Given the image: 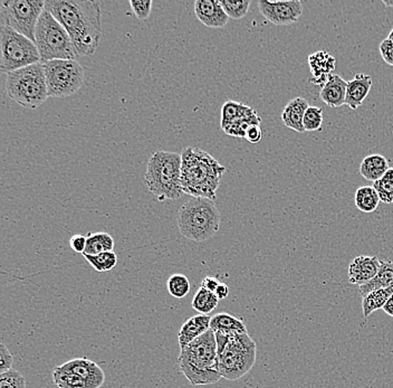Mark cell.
<instances>
[{"label": "cell", "mask_w": 393, "mask_h": 388, "mask_svg": "<svg viewBox=\"0 0 393 388\" xmlns=\"http://www.w3.org/2000/svg\"><path fill=\"white\" fill-rule=\"evenodd\" d=\"M381 56L387 64L393 66V41L389 39H384L379 46Z\"/></svg>", "instance_id": "39"}, {"label": "cell", "mask_w": 393, "mask_h": 388, "mask_svg": "<svg viewBox=\"0 0 393 388\" xmlns=\"http://www.w3.org/2000/svg\"><path fill=\"white\" fill-rule=\"evenodd\" d=\"M210 329L215 334H248L243 319L236 318L226 312H220L211 317Z\"/></svg>", "instance_id": "21"}, {"label": "cell", "mask_w": 393, "mask_h": 388, "mask_svg": "<svg viewBox=\"0 0 393 388\" xmlns=\"http://www.w3.org/2000/svg\"><path fill=\"white\" fill-rule=\"evenodd\" d=\"M215 294L218 297L219 300H224L229 296V288L225 283H220L218 288L215 291Z\"/></svg>", "instance_id": "43"}, {"label": "cell", "mask_w": 393, "mask_h": 388, "mask_svg": "<svg viewBox=\"0 0 393 388\" xmlns=\"http://www.w3.org/2000/svg\"><path fill=\"white\" fill-rule=\"evenodd\" d=\"M262 132L260 124H255V126H250V128L247 130L246 136H245V139H246L247 141L254 144H258V142L262 140Z\"/></svg>", "instance_id": "41"}, {"label": "cell", "mask_w": 393, "mask_h": 388, "mask_svg": "<svg viewBox=\"0 0 393 388\" xmlns=\"http://www.w3.org/2000/svg\"><path fill=\"white\" fill-rule=\"evenodd\" d=\"M252 112H255L254 109L246 106L244 103L232 100L226 101L221 108V129L225 131L233 122L236 121L242 116L252 114Z\"/></svg>", "instance_id": "24"}, {"label": "cell", "mask_w": 393, "mask_h": 388, "mask_svg": "<svg viewBox=\"0 0 393 388\" xmlns=\"http://www.w3.org/2000/svg\"><path fill=\"white\" fill-rule=\"evenodd\" d=\"M0 388H27L26 379L17 370L0 374Z\"/></svg>", "instance_id": "36"}, {"label": "cell", "mask_w": 393, "mask_h": 388, "mask_svg": "<svg viewBox=\"0 0 393 388\" xmlns=\"http://www.w3.org/2000/svg\"><path fill=\"white\" fill-rule=\"evenodd\" d=\"M258 8L265 19L277 26L297 23L303 13V5L300 0H260L258 1Z\"/></svg>", "instance_id": "12"}, {"label": "cell", "mask_w": 393, "mask_h": 388, "mask_svg": "<svg viewBox=\"0 0 393 388\" xmlns=\"http://www.w3.org/2000/svg\"><path fill=\"white\" fill-rule=\"evenodd\" d=\"M210 320L211 317L209 314H195L187 319L178 334L180 349L210 330Z\"/></svg>", "instance_id": "17"}, {"label": "cell", "mask_w": 393, "mask_h": 388, "mask_svg": "<svg viewBox=\"0 0 393 388\" xmlns=\"http://www.w3.org/2000/svg\"><path fill=\"white\" fill-rule=\"evenodd\" d=\"M35 44L41 54V63L55 59H75L78 57L66 29L46 9L43 11L37 23Z\"/></svg>", "instance_id": "8"}, {"label": "cell", "mask_w": 393, "mask_h": 388, "mask_svg": "<svg viewBox=\"0 0 393 388\" xmlns=\"http://www.w3.org/2000/svg\"><path fill=\"white\" fill-rule=\"evenodd\" d=\"M53 381L59 388H90L78 375L67 373L58 367H55L53 370Z\"/></svg>", "instance_id": "32"}, {"label": "cell", "mask_w": 393, "mask_h": 388, "mask_svg": "<svg viewBox=\"0 0 393 388\" xmlns=\"http://www.w3.org/2000/svg\"><path fill=\"white\" fill-rule=\"evenodd\" d=\"M181 164L177 152L157 151L150 157L143 181L159 201H177L183 196Z\"/></svg>", "instance_id": "5"}, {"label": "cell", "mask_w": 393, "mask_h": 388, "mask_svg": "<svg viewBox=\"0 0 393 388\" xmlns=\"http://www.w3.org/2000/svg\"><path fill=\"white\" fill-rule=\"evenodd\" d=\"M393 294V287L380 290L373 291L362 298V310L364 318L370 317L375 310L383 309L389 299Z\"/></svg>", "instance_id": "27"}, {"label": "cell", "mask_w": 393, "mask_h": 388, "mask_svg": "<svg viewBox=\"0 0 393 388\" xmlns=\"http://www.w3.org/2000/svg\"><path fill=\"white\" fill-rule=\"evenodd\" d=\"M220 281L218 279L213 278V277H206L201 281V288H205L206 290L210 291V292L215 293L216 289L218 288L220 284Z\"/></svg>", "instance_id": "42"}, {"label": "cell", "mask_w": 393, "mask_h": 388, "mask_svg": "<svg viewBox=\"0 0 393 388\" xmlns=\"http://www.w3.org/2000/svg\"><path fill=\"white\" fill-rule=\"evenodd\" d=\"M85 260L98 272H108L113 270L118 263V255L114 251L101 253L98 255L84 254Z\"/></svg>", "instance_id": "30"}, {"label": "cell", "mask_w": 393, "mask_h": 388, "mask_svg": "<svg viewBox=\"0 0 393 388\" xmlns=\"http://www.w3.org/2000/svg\"><path fill=\"white\" fill-rule=\"evenodd\" d=\"M167 289L170 296L175 299H183L190 292V281L185 275L177 273L168 279Z\"/></svg>", "instance_id": "31"}, {"label": "cell", "mask_w": 393, "mask_h": 388, "mask_svg": "<svg viewBox=\"0 0 393 388\" xmlns=\"http://www.w3.org/2000/svg\"><path fill=\"white\" fill-rule=\"evenodd\" d=\"M262 124L260 116H258L257 112L255 111L252 114H247V116L239 118L236 121L233 122L228 128L225 130V134L228 136H236V138H245L246 132L248 129L255 124Z\"/></svg>", "instance_id": "29"}, {"label": "cell", "mask_w": 393, "mask_h": 388, "mask_svg": "<svg viewBox=\"0 0 393 388\" xmlns=\"http://www.w3.org/2000/svg\"><path fill=\"white\" fill-rule=\"evenodd\" d=\"M130 6L138 19H143V21L149 19L152 11L151 0H131Z\"/></svg>", "instance_id": "37"}, {"label": "cell", "mask_w": 393, "mask_h": 388, "mask_svg": "<svg viewBox=\"0 0 393 388\" xmlns=\"http://www.w3.org/2000/svg\"><path fill=\"white\" fill-rule=\"evenodd\" d=\"M6 92L11 100L24 108L34 110L41 106L49 98L44 63L7 74Z\"/></svg>", "instance_id": "7"}, {"label": "cell", "mask_w": 393, "mask_h": 388, "mask_svg": "<svg viewBox=\"0 0 393 388\" xmlns=\"http://www.w3.org/2000/svg\"><path fill=\"white\" fill-rule=\"evenodd\" d=\"M86 242H88V237L76 234L71 237L70 247L75 253H82V254H84L85 249H86Z\"/></svg>", "instance_id": "40"}, {"label": "cell", "mask_w": 393, "mask_h": 388, "mask_svg": "<svg viewBox=\"0 0 393 388\" xmlns=\"http://www.w3.org/2000/svg\"><path fill=\"white\" fill-rule=\"evenodd\" d=\"M347 81L340 75L333 74L320 91V99L330 108L344 106L347 98Z\"/></svg>", "instance_id": "19"}, {"label": "cell", "mask_w": 393, "mask_h": 388, "mask_svg": "<svg viewBox=\"0 0 393 388\" xmlns=\"http://www.w3.org/2000/svg\"><path fill=\"white\" fill-rule=\"evenodd\" d=\"M219 373L228 381H237L250 373L256 363L257 346L248 334L217 332Z\"/></svg>", "instance_id": "4"}, {"label": "cell", "mask_w": 393, "mask_h": 388, "mask_svg": "<svg viewBox=\"0 0 393 388\" xmlns=\"http://www.w3.org/2000/svg\"><path fill=\"white\" fill-rule=\"evenodd\" d=\"M388 39L393 41V29L392 31H390V34H389Z\"/></svg>", "instance_id": "46"}, {"label": "cell", "mask_w": 393, "mask_h": 388, "mask_svg": "<svg viewBox=\"0 0 393 388\" xmlns=\"http://www.w3.org/2000/svg\"><path fill=\"white\" fill-rule=\"evenodd\" d=\"M0 69L5 74L41 63L36 44L7 25H1Z\"/></svg>", "instance_id": "9"}, {"label": "cell", "mask_w": 393, "mask_h": 388, "mask_svg": "<svg viewBox=\"0 0 393 388\" xmlns=\"http://www.w3.org/2000/svg\"><path fill=\"white\" fill-rule=\"evenodd\" d=\"M220 222L216 204L207 198H191L178 213V227L181 234L195 242H205L215 237Z\"/></svg>", "instance_id": "6"}, {"label": "cell", "mask_w": 393, "mask_h": 388, "mask_svg": "<svg viewBox=\"0 0 393 388\" xmlns=\"http://www.w3.org/2000/svg\"><path fill=\"white\" fill-rule=\"evenodd\" d=\"M178 364L191 385H210L220 381L216 334L208 330L180 349Z\"/></svg>", "instance_id": "3"}, {"label": "cell", "mask_w": 393, "mask_h": 388, "mask_svg": "<svg viewBox=\"0 0 393 388\" xmlns=\"http://www.w3.org/2000/svg\"><path fill=\"white\" fill-rule=\"evenodd\" d=\"M310 108L309 101L304 98H295L286 104L282 114V121L294 131L304 134V116Z\"/></svg>", "instance_id": "20"}, {"label": "cell", "mask_w": 393, "mask_h": 388, "mask_svg": "<svg viewBox=\"0 0 393 388\" xmlns=\"http://www.w3.org/2000/svg\"><path fill=\"white\" fill-rule=\"evenodd\" d=\"M221 6L224 8L225 13L229 19H242L250 11V0H243V1H228L223 0Z\"/></svg>", "instance_id": "35"}, {"label": "cell", "mask_w": 393, "mask_h": 388, "mask_svg": "<svg viewBox=\"0 0 393 388\" xmlns=\"http://www.w3.org/2000/svg\"><path fill=\"white\" fill-rule=\"evenodd\" d=\"M114 245L116 243H114L113 237H111L108 233H106V232L92 233V234H88L84 254L98 255L101 253L111 252V251H113Z\"/></svg>", "instance_id": "26"}, {"label": "cell", "mask_w": 393, "mask_h": 388, "mask_svg": "<svg viewBox=\"0 0 393 388\" xmlns=\"http://www.w3.org/2000/svg\"><path fill=\"white\" fill-rule=\"evenodd\" d=\"M219 301L220 300L215 293L200 287V289L193 296L191 306H193V310L198 312L199 314H208L218 307Z\"/></svg>", "instance_id": "28"}, {"label": "cell", "mask_w": 393, "mask_h": 388, "mask_svg": "<svg viewBox=\"0 0 393 388\" xmlns=\"http://www.w3.org/2000/svg\"><path fill=\"white\" fill-rule=\"evenodd\" d=\"M59 369L67 373L75 374L82 378L90 388H100L106 383V374L103 369L88 358H75L68 360L63 365L58 366Z\"/></svg>", "instance_id": "13"}, {"label": "cell", "mask_w": 393, "mask_h": 388, "mask_svg": "<svg viewBox=\"0 0 393 388\" xmlns=\"http://www.w3.org/2000/svg\"><path fill=\"white\" fill-rule=\"evenodd\" d=\"M181 157L180 183L183 194L215 201L226 168L210 154L195 146L185 148Z\"/></svg>", "instance_id": "2"}, {"label": "cell", "mask_w": 393, "mask_h": 388, "mask_svg": "<svg viewBox=\"0 0 393 388\" xmlns=\"http://www.w3.org/2000/svg\"><path fill=\"white\" fill-rule=\"evenodd\" d=\"M307 61L312 72L310 82L312 84L323 86L335 72V62H337L335 57L332 56L327 51H319L310 55Z\"/></svg>", "instance_id": "16"}, {"label": "cell", "mask_w": 393, "mask_h": 388, "mask_svg": "<svg viewBox=\"0 0 393 388\" xmlns=\"http://www.w3.org/2000/svg\"><path fill=\"white\" fill-rule=\"evenodd\" d=\"M371 88H372V79L370 75L364 73L355 75L352 80L347 82L345 106H349L352 110L360 108L369 96Z\"/></svg>", "instance_id": "18"}, {"label": "cell", "mask_w": 393, "mask_h": 388, "mask_svg": "<svg viewBox=\"0 0 393 388\" xmlns=\"http://www.w3.org/2000/svg\"><path fill=\"white\" fill-rule=\"evenodd\" d=\"M391 287H393V262L386 261V262H381L378 274L375 275L373 280L364 286L359 287V293L362 298H364L373 291L391 288Z\"/></svg>", "instance_id": "23"}, {"label": "cell", "mask_w": 393, "mask_h": 388, "mask_svg": "<svg viewBox=\"0 0 393 388\" xmlns=\"http://www.w3.org/2000/svg\"><path fill=\"white\" fill-rule=\"evenodd\" d=\"M380 265L381 261L379 260L378 257L360 255L355 257L352 262L349 263V271H347L349 282L353 286H364L378 274Z\"/></svg>", "instance_id": "14"}, {"label": "cell", "mask_w": 393, "mask_h": 388, "mask_svg": "<svg viewBox=\"0 0 393 388\" xmlns=\"http://www.w3.org/2000/svg\"><path fill=\"white\" fill-rule=\"evenodd\" d=\"M303 124L305 132L321 131L323 124V109L310 106L304 116Z\"/></svg>", "instance_id": "34"}, {"label": "cell", "mask_w": 393, "mask_h": 388, "mask_svg": "<svg viewBox=\"0 0 393 388\" xmlns=\"http://www.w3.org/2000/svg\"><path fill=\"white\" fill-rule=\"evenodd\" d=\"M355 206L363 213H373L378 209L380 197L373 186H362L355 193Z\"/></svg>", "instance_id": "25"}, {"label": "cell", "mask_w": 393, "mask_h": 388, "mask_svg": "<svg viewBox=\"0 0 393 388\" xmlns=\"http://www.w3.org/2000/svg\"><path fill=\"white\" fill-rule=\"evenodd\" d=\"M14 364V357L5 344H0V374L11 370Z\"/></svg>", "instance_id": "38"}, {"label": "cell", "mask_w": 393, "mask_h": 388, "mask_svg": "<svg viewBox=\"0 0 393 388\" xmlns=\"http://www.w3.org/2000/svg\"><path fill=\"white\" fill-rule=\"evenodd\" d=\"M382 4L386 7L393 8V0H382Z\"/></svg>", "instance_id": "45"}, {"label": "cell", "mask_w": 393, "mask_h": 388, "mask_svg": "<svg viewBox=\"0 0 393 388\" xmlns=\"http://www.w3.org/2000/svg\"><path fill=\"white\" fill-rule=\"evenodd\" d=\"M389 161L382 154H374L367 156L360 165V174L370 181H378L389 170Z\"/></svg>", "instance_id": "22"}, {"label": "cell", "mask_w": 393, "mask_h": 388, "mask_svg": "<svg viewBox=\"0 0 393 388\" xmlns=\"http://www.w3.org/2000/svg\"><path fill=\"white\" fill-rule=\"evenodd\" d=\"M0 8L1 25L9 26L35 43L37 23L45 11L44 0H3Z\"/></svg>", "instance_id": "11"}, {"label": "cell", "mask_w": 393, "mask_h": 388, "mask_svg": "<svg viewBox=\"0 0 393 388\" xmlns=\"http://www.w3.org/2000/svg\"><path fill=\"white\" fill-rule=\"evenodd\" d=\"M45 9L66 29L78 56H91L96 53L102 36L98 1L47 0Z\"/></svg>", "instance_id": "1"}, {"label": "cell", "mask_w": 393, "mask_h": 388, "mask_svg": "<svg viewBox=\"0 0 393 388\" xmlns=\"http://www.w3.org/2000/svg\"><path fill=\"white\" fill-rule=\"evenodd\" d=\"M49 96L67 98L78 92L84 83V69L76 59H55L44 63Z\"/></svg>", "instance_id": "10"}, {"label": "cell", "mask_w": 393, "mask_h": 388, "mask_svg": "<svg viewBox=\"0 0 393 388\" xmlns=\"http://www.w3.org/2000/svg\"><path fill=\"white\" fill-rule=\"evenodd\" d=\"M195 14L199 21L209 29H223L228 24L229 17L218 0H197Z\"/></svg>", "instance_id": "15"}, {"label": "cell", "mask_w": 393, "mask_h": 388, "mask_svg": "<svg viewBox=\"0 0 393 388\" xmlns=\"http://www.w3.org/2000/svg\"><path fill=\"white\" fill-rule=\"evenodd\" d=\"M373 187L378 193L380 201L384 204L393 203V168H389L386 175L373 183Z\"/></svg>", "instance_id": "33"}, {"label": "cell", "mask_w": 393, "mask_h": 388, "mask_svg": "<svg viewBox=\"0 0 393 388\" xmlns=\"http://www.w3.org/2000/svg\"><path fill=\"white\" fill-rule=\"evenodd\" d=\"M382 310L386 312L388 316L392 317L393 318V294L390 297V299H389L386 306L383 307Z\"/></svg>", "instance_id": "44"}]
</instances>
